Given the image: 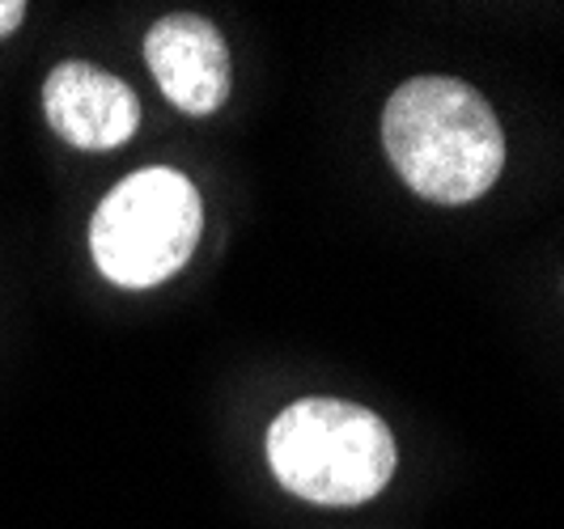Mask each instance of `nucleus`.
I'll return each mask as SVG.
<instances>
[{"label": "nucleus", "instance_id": "nucleus-1", "mask_svg": "<svg viewBox=\"0 0 564 529\" xmlns=\"http://www.w3.org/2000/svg\"><path fill=\"white\" fill-rule=\"evenodd\" d=\"M382 144L395 174L429 203H471L506 169V132L480 89L454 77H412L391 93Z\"/></svg>", "mask_w": 564, "mask_h": 529}, {"label": "nucleus", "instance_id": "nucleus-2", "mask_svg": "<svg viewBox=\"0 0 564 529\" xmlns=\"http://www.w3.org/2000/svg\"><path fill=\"white\" fill-rule=\"evenodd\" d=\"M268 466L284 492L327 508L373 500L399 466L387 419L339 398H302L268 428Z\"/></svg>", "mask_w": 564, "mask_h": 529}, {"label": "nucleus", "instance_id": "nucleus-3", "mask_svg": "<svg viewBox=\"0 0 564 529\" xmlns=\"http://www.w3.org/2000/svg\"><path fill=\"white\" fill-rule=\"evenodd\" d=\"M204 203L196 183L170 166L137 169L107 191L89 221V254L119 288H153L199 246Z\"/></svg>", "mask_w": 564, "mask_h": 529}, {"label": "nucleus", "instance_id": "nucleus-4", "mask_svg": "<svg viewBox=\"0 0 564 529\" xmlns=\"http://www.w3.org/2000/svg\"><path fill=\"white\" fill-rule=\"evenodd\" d=\"M144 64L178 111L213 114L229 98L226 34L199 13H170L144 38Z\"/></svg>", "mask_w": 564, "mask_h": 529}, {"label": "nucleus", "instance_id": "nucleus-5", "mask_svg": "<svg viewBox=\"0 0 564 529\" xmlns=\"http://www.w3.org/2000/svg\"><path fill=\"white\" fill-rule=\"evenodd\" d=\"M43 111L59 140L94 153L119 148L141 128L137 89L85 59H68L52 68V77L43 81Z\"/></svg>", "mask_w": 564, "mask_h": 529}, {"label": "nucleus", "instance_id": "nucleus-6", "mask_svg": "<svg viewBox=\"0 0 564 529\" xmlns=\"http://www.w3.org/2000/svg\"><path fill=\"white\" fill-rule=\"evenodd\" d=\"M22 18H26V4L22 0H0V38L22 26Z\"/></svg>", "mask_w": 564, "mask_h": 529}]
</instances>
